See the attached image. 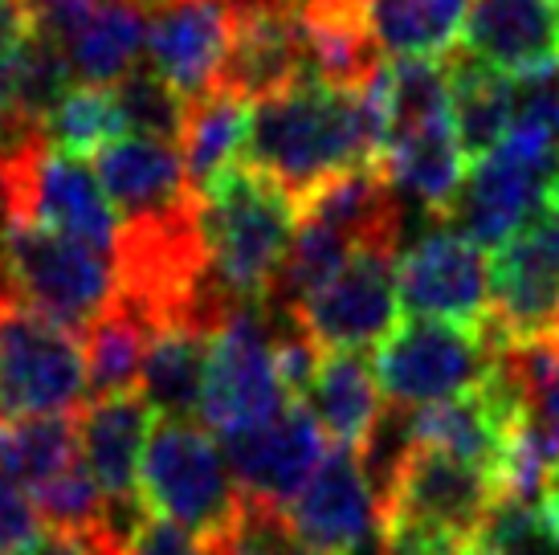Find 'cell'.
I'll list each match as a JSON object with an SVG mask.
<instances>
[{"label":"cell","mask_w":559,"mask_h":555,"mask_svg":"<svg viewBox=\"0 0 559 555\" xmlns=\"http://www.w3.org/2000/svg\"><path fill=\"white\" fill-rule=\"evenodd\" d=\"M380 147V110L372 91H343L302 78L253 103L246 155L270 172L295 201L331 176L364 168Z\"/></svg>","instance_id":"cell-1"},{"label":"cell","mask_w":559,"mask_h":555,"mask_svg":"<svg viewBox=\"0 0 559 555\" xmlns=\"http://www.w3.org/2000/svg\"><path fill=\"white\" fill-rule=\"evenodd\" d=\"M298 201L249 160H234L201 188V229L217 294L237 303H262L278 274L282 253L295 237Z\"/></svg>","instance_id":"cell-2"},{"label":"cell","mask_w":559,"mask_h":555,"mask_svg":"<svg viewBox=\"0 0 559 555\" xmlns=\"http://www.w3.org/2000/svg\"><path fill=\"white\" fill-rule=\"evenodd\" d=\"M140 498L147 515L185 527L204 543L229 540L246 515L229 458L217 449L213 433L192 421H159L147 437Z\"/></svg>","instance_id":"cell-3"},{"label":"cell","mask_w":559,"mask_h":555,"mask_svg":"<svg viewBox=\"0 0 559 555\" xmlns=\"http://www.w3.org/2000/svg\"><path fill=\"white\" fill-rule=\"evenodd\" d=\"M0 282L74 335H86L119 298L115 258L9 216L0 229Z\"/></svg>","instance_id":"cell-4"},{"label":"cell","mask_w":559,"mask_h":555,"mask_svg":"<svg viewBox=\"0 0 559 555\" xmlns=\"http://www.w3.org/2000/svg\"><path fill=\"white\" fill-rule=\"evenodd\" d=\"M0 204L9 221H29L115 258L119 221L107 188L79 155L58 152L49 135L0 155Z\"/></svg>","instance_id":"cell-5"},{"label":"cell","mask_w":559,"mask_h":555,"mask_svg":"<svg viewBox=\"0 0 559 555\" xmlns=\"http://www.w3.org/2000/svg\"><path fill=\"white\" fill-rule=\"evenodd\" d=\"M498 359L502 347L490 335V327L413 315L376 343L372 371L384 401L408 413L478 388L498 368Z\"/></svg>","instance_id":"cell-6"},{"label":"cell","mask_w":559,"mask_h":555,"mask_svg":"<svg viewBox=\"0 0 559 555\" xmlns=\"http://www.w3.org/2000/svg\"><path fill=\"white\" fill-rule=\"evenodd\" d=\"M274 315L262 303H237L213 327L209 371H204V429L221 441L241 437L286 409L278 368H274Z\"/></svg>","instance_id":"cell-7"},{"label":"cell","mask_w":559,"mask_h":555,"mask_svg":"<svg viewBox=\"0 0 559 555\" xmlns=\"http://www.w3.org/2000/svg\"><path fill=\"white\" fill-rule=\"evenodd\" d=\"M86 359L74 331L0 282V416L82 413Z\"/></svg>","instance_id":"cell-8"},{"label":"cell","mask_w":559,"mask_h":555,"mask_svg":"<svg viewBox=\"0 0 559 555\" xmlns=\"http://www.w3.org/2000/svg\"><path fill=\"white\" fill-rule=\"evenodd\" d=\"M556 168V139L535 123H514L511 135L469 172L441 225H453L478 246H502L531 216L547 209V188Z\"/></svg>","instance_id":"cell-9"},{"label":"cell","mask_w":559,"mask_h":555,"mask_svg":"<svg viewBox=\"0 0 559 555\" xmlns=\"http://www.w3.org/2000/svg\"><path fill=\"white\" fill-rule=\"evenodd\" d=\"M495 498V470L413 441H401L380 474V519L429 527L462 543L481 535Z\"/></svg>","instance_id":"cell-10"},{"label":"cell","mask_w":559,"mask_h":555,"mask_svg":"<svg viewBox=\"0 0 559 555\" xmlns=\"http://www.w3.org/2000/svg\"><path fill=\"white\" fill-rule=\"evenodd\" d=\"M486 327L502 352L556 340L559 327V216L535 213L490 258Z\"/></svg>","instance_id":"cell-11"},{"label":"cell","mask_w":559,"mask_h":555,"mask_svg":"<svg viewBox=\"0 0 559 555\" xmlns=\"http://www.w3.org/2000/svg\"><path fill=\"white\" fill-rule=\"evenodd\" d=\"M282 527L311 555H359L380 531V486L356 449L326 453L311 482L282 510Z\"/></svg>","instance_id":"cell-12"},{"label":"cell","mask_w":559,"mask_h":555,"mask_svg":"<svg viewBox=\"0 0 559 555\" xmlns=\"http://www.w3.org/2000/svg\"><path fill=\"white\" fill-rule=\"evenodd\" d=\"M396 258L401 249H356L340 274L295 310V323L326 352H359L380 343L396 327L401 310Z\"/></svg>","instance_id":"cell-13"},{"label":"cell","mask_w":559,"mask_h":555,"mask_svg":"<svg viewBox=\"0 0 559 555\" xmlns=\"http://www.w3.org/2000/svg\"><path fill=\"white\" fill-rule=\"evenodd\" d=\"M401 307L420 319L486 327L490 315V265L481 246L453 225L433 221V229L417 237L396 258Z\"/></svg>","instance_id":"cell-14"},{"label":"cell","mask_w":559,"mask_h":555,"mask_svg":"<svg viewBox=\"0 0 559 555\" xmlns=\"http://www.w3.org/2000/svg\"><path fill=\"white\" fill-rule=\"evenodd\" d=\"M225 458L249 510L282 515L323 465V429L302 401H290L274 421L229 437Z\"/></svg>","instance_id":"cell-15"},{"label":"cell","mask_w":559,"mask_h":555,"mask_svg":"<svg viewBox=\"0 0 559 555\" xmlns=\"http://www.w3.org/2000/svg\"><path fill=\"white\" fill-rule=\"evenodd\" d=\"M147 416L152 404L140 392L123 397H98L79 413V453L82 465L91 470L98 491L110 507L115 535L127 540L131 527L140 523L147 507L140 498V470L143 449H147Z\"/></svg>","instance_id":"cell-16"},{"label":"cell","mask_w":559,"mask_h":555,"mask_svg":"<svg viewBox=\"0 0 559 555\" xmlns=\"http://www.w3.org/2000/svg\"><path fill=\"white\" fill-rule=\"evenodd\" d=\"M237 29V0H171L147 25V54L171 91L197 103L217 91Z\"/></svg>","instance_id":"cell-17"},{"label":"cell","mask_w":559,"mask_h":555,"mask_svg":"<svg viewBox=\"0 0 559 555\" xmlns=\"http://www.w3.org/2000/svg\"><path fill=\"white\" fill-rule=\"evenodd\" d=\"M91 160L110 204L123 213V221L171 216L201 201V192L188 180L185 155L164 139L123 135L107 143L103 152H94Z\"/></svg>","instance_id":"cell-18"},{"label":"cell","mask_w":559,"mask_h":555,"mask_svg":"<svg viewBox=\"0 0 559 555\" xmlns=\"http://www.w3.org/2000/svg\"><path fill=\"white\" fill-rule=\"evenodd\" d=\"M462 33L469 58L502 74L559 66V0H474Z\"/></svg>","instance_id":"cell-19"},{"label":"cell","mask_w":559,"mask_h":555,"mask_svg":"<svg viewBox=\"0 0 559 555\" xmlns=\"http://www.w3.org/2000/svg\"><path fill=\"white\" fill-rule=\"evenodd\" d=\"M372 164L384 172V180L401 197H413L433 221H445L462 185H466L469 160L457 143L453 115H441V119H429L413 131L389 135L380 143Z\"/></svg>","instance_id":"cell-20"},{"label":"cell","mask_w":559,"mask_h":555,"mask_svg":"<svg viewBox=\"0 0 559 555\" xmlns=\"http://www.w3.org/2000/svg\"><path fill=\"white\" fill-rule=\"evenodd\" d=\"M213 327L204 319H164L152 327L140 397L164 421H192V413H201Z\"/></svg>","instance_id":"cell-21"},{"label":"cell","mask_w":559,"mask_h":555,"mask_svg":"<svg viewBox=\"0 0 559 555\" xmlns=\"http://www.w3.org/2000/svg\"><path fill=\"white\" fill-rule=\"evenodd\" d=\"M380 397L384 392L376 385V371L364 355L326 352L302 404L311 409L319 429L335 446L356 449V453L368 458L376 449V437H380V421H384V401Z\"/></svg>","instance_id":"cell-22"},{"label":"cell","mask_w":559,"mask_h":555,"mask_svg":"<svg viewBox=\"0 0 559 555\" xmlns=\"http://www.w3.org/2000/svg\"><path fill=\"white\" fill-rule=\"evenodd\" d=\"M450 70V115L469 164L495 152L514 127V86L502 70L469 58L466 49L445 54Z\"/></svg>","instance_id":"cell-23"},{"label":"cell","mask_w":559,"mask_h":555,"mask_svg":"<svg viewBox=\"0 0 559 555\" xmlns=\"http://www.w3.org/2000/svg\"><path fill=\"white\" fill-rule=\"evenodd\" d=\"M474 0H368L364 21L389 58H445Z\"/></svg>","instance_id":"cell-24"},{"label":"cell","mask_w":559,"mask_h":555,"mask_svg":"<svg viewBox=\"0 0 559 555\" xmlns=\"http://www.w3.org/2000/svg\"><path fill=\"white\" fill-rule=\"evenodd\" d=\"M147 46V9L140 0H103L86 29L66 46L70 70L86 86H119Z\"/></svg>","instance_id":"cell-25"},{"label":"cell","mask_w":559,"mask_h":555,"mask_svg":"<svg viewBox=\"0 0 559 555\" xmlns=\"http://www.w3.org/2000/svg\"><path fill=\"white\" fill-rule=\"evenodd\" d=\"M82 340H86V352H82V359H86V388H91L94 401L98 397H123V392L140 388L152 323L131 303L115 298L107 315Z\"/></svg>","instance_id":"cell-26"},{"label":"cell","mask_w":559,"mask_h":555,"mask_svg":"<svg viewBox=\"0 0 559 555\" xmlns=\"http://www.w3.org/2000/svg\"><path fill=\"white\" fill-rule=\"evenodd\" d=\"M249 115H253V103H246V98H237L229 91H209L204 98L188 103L180 155H185L188 180H192L197 192L221 168H229L237 152H246Z\"/></svg>","instance_id":"cell-27"},{"label":"cell","mask_w":559,"mask_h":555,"mask_svg":"<svg viewBox=\"0 0 559 555\" xmlns=\"http://www.w3.org/2000/svg\"><path fill=\"white\" fill-rule=\"evenodd\" d=\"M123 131H131L127 123L123 98H119V86H70L62 94V103L49 110L46 119V135L49 143L66 155H94L103 152L107 143L123 139Z\"/></svg>","instance_id":"cell-28"},{"label":"cell","mask_w":559,"mask_h":555,"mask_svg":"<svg viewBox=\"0 0 559 555\" xmlns=\"http://www.w3.org/2000/svg\"><path fill=\"white\" fill-rule=\"evenodd\" d=\"M33 503L41 510V519H49L53 527L66 531H82V535H115L110 523V507L98 482L91 479V470L82 462H74L66 474L49 479L46 486L33 491ZM119 540V535H115Z\"/></svg>","instance_id":"cell-29"},{"label":"cell","mask_w":559,"mask_h":555,"mask_svg":"<svg viewBox=\"0 0 559 555\" xmlns=\"http://www.w3.org/2000/svg\"><path fill=\"white\" fill-rule=\"evenodd\" d=\"M119 98H123L127 123L147 139H164V143H180L188 119V103L171 91L156 70H131L119 82Z\"/></svg>","instance_id":"cell-30"},{"label":"cell","mask_w":559,"mask_h":555,"mask_svg":"<svg viewBox=\"0 0 559 555\" xmlns=\"http://www.w3.org/2000/svg\"><path fill=\"white\" fill-rule=\"evenodd\" d=\"M502 359L511 368L514 385L523 388L531 421L559 446V343L544 340L511 347V352H502Z\"/></svg>","instance_id":"cell-31"},{"label":"cell","mask_w":559,"mask_h":555,"mask_svg":"<svg viewBox=\"0 0 559 555\" xmlns=\"http://www.w3.org/2000/svg\"><path fill=\"white\" fill-rule=\"evenodd\" d=\"M41 535V510L29 494L21 491V482L0 474V555L25 552Z\"/></svg>","instance_id":"cell-32"},{"label":"cell","mask_w":559,"mask_h":555,"mask_svg":"<svg viewBox=\"0 0 559 555\" xmlns=\"http://www.w3.org/2000/svg\"><path fill=\"white\" fill-rule=\"evenodd\" d=\"M98 4L103 0H25V13H29L33 29L66 49L98 13Z\"/></svg>","instance_id":"cell-33"},{"label":"cell","mask_w":559,"mask_h":555,"mask_svg":"<svg viewBox=\"0 0 559 555\" xmlns=\"http://www.w3.org/2000/svg\"><path fill=\"white\" fill-rule=\"evenodd\" d=\"M107 540H115V535H82V531L53 527V531H41L16 555H107Z\"/></svg>","instance_id":"cell-34"},{"label":"cell","mask_w":559,"mask_h":555,"mask_svg":"<svg viewBox=\"0 0 559 555\" xmlns=\"http://www.w3.org/2000/svg\"><path fill=\"white\" fill-rule=\"evenodd\" d=\"M539 523H544V535L551 540V547L559 552V465L551 470L544 498H539Z\"/></svg>","instance_id":"cell-35"},{"label":"cell","mask_w":559,"mask_h":555,"mask_svg":"<svg viewBox=\"0 0 559 555\" xmlns=\"http://www.w3.org/2000/svg\"><path fill=\"white\" fill-rule=\"evenodd\" d=\"M462 555H507V552H498V547L486 540V535H478L474 543H466V547H462Z\"/></svg>","instance_id":"cell-36"},{"label":"cell","mask_w":559,"mask_h":555,"mask_svg":"<svg viewBox=\"0 0 559 555\" xmlns=\"http://www.w3.org/2000/svg\"><path fill=\"white\" fill-rule=\"evenodd\" d=\"M547 209L559 216V168H556V176H551V188H547Z\"/></svg>","instance_id":"cell-37"},{"label":"cell","mask_w":559,"mask_h":555,"mask_svg":"<svg viewBox=\"0 0 559 555\" xmlns=\"http://www.w3.org/2000/svg\"><path fill=\"white\" fill-rule=\"evenodd\" d=\"M556 343H559V327H556Z\"/></svg>","instance_id":"cell-38"}]
</instances>
